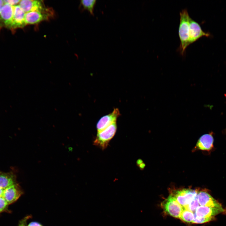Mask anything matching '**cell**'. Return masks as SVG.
Masks as SVG:
<instances>
[{
    "label": "cell",
    "instance_id": "10",
    "mask_svg": "<svg viewBox=\"0 0 226 226\" xmlns=\"http://www.w3.org/2000/svg\"><path fill=\"white\" fill-rule=\"evenodd\" d=\"M214 139L211 133L202 136L198 139L194 148L195 150L209 151L213 148Z\"/></svg>",
    "mask_w": 226,
    "mask_h": 226
},
{
    "label": "cell",
    "instance_id": "16",
    "mask_svg": "<svg viewBox=\"0 0 226 226\" xmlns=\"http://www.w3.org/2000/svg\"><path fill=\"white\" fill-rule=\"evenodd\" d=\"M179 218L187 223H192L194 218L193 212L185 209H183Z\"/></svg>",
    "mask_w": 226,
    "mask_h": 226
},
{
    "label": "cell",
    "instance_id": "11",
    "mask_svg": "<svg viewBox=\"0 0 226 226\" xmlns=\"http://www.w3.org/2000/svg\"><path fill=\"white\" fill-rule=\"evenodd\" d=\"M48 18V12H30L25 13L24 21L26 25L35 24L46 20Z\"/></svg>",
    "mask_w": 226,
    "mask_h": 226
},
{
    "label": "cell",
    "instance_id": "22",
    "mask_svg": "<svg viewBox=\"0 0 226 226\" xmlns=\"http://www.w3.org/2000/svg\"><path fill=\"white\" fill-rule=\"evenodd\" d=\"M27 226H42V225L38 222H33L30 223Z\"/></svg>",
    "mask_w": 226,
    "mask_h": 226
},
{
    "label": "cell",
    "instance_id": "4",
    "mask_svg": "<svg viewBox=\"0 0 226 226\" xmlns=\"http://www.w3.org/2000/svg\"><path fill=\"white\" fill-rule=\"evenodd\" d=\"M161 206L166 213L174 218H179L183 207L171 194L163 202Z\"/></svg>",
    "mask_w": 226,
    "mask_h": 226
},
{
    "label": "cell",
    "instance_id": "20",
    "mask_svg": "<svg viewBox=\"0 0 226 226\" xmlns=\"http://www.w3.org/2000/svg\"><path fill=\"white\" fill-rule=\"evenodd\" d=\"M30 218V216H28L23 218L19 222L18 226H27V221Z\"/></svg>",
    "mask_w": 226,
    "mask_h": 226
},
{
    "label": "cell",
    "instance_id": "7",
    "mask_svg": "<svg viewBox=\"0 0 226 226\" xmlns=\"http://www.w3.org/2000/svg\"><path fill=\"white\" fill-rule=\"evenodd\" d=\"M26 13L30 12H48L42 1L33 0H20L19 5Z\"/></svg>",
    "mask_w": 226,
    "mask_h": 226
},
{
    "label": "cell",
    "instance_id": "21",
    "mask_svg": "<svg viewBox=\"0 0 226 226\" xmlns=\"http://www.w3.org/2000/svg\"><path fill=\"white\" fill-rule=\"evenodd\" d=\"M137 164L140 169H143L145 167V164L143 163L142 160L140 159H138L137 161Z\"/></svg>",
    "mask_w": 226,
    "mask_h": 226
},
{
    "label": "cell",
    "instance_id": "3",
    "mask_svg": "<svg viewBox=\"0 0 226 226\" xmlns=\"http://www.w3.org/2000/svg\"><path fill=\"white\" fill-rule=\"evenodd\" d=\"M197 189H182L174 191L171 193L177 202L183 207L190 204L196 196Z\"/></svg>",
    "mask_w": 226,
    "mask_h": 226
},
{
    "label": "cell",
    "instance_id": "17",
    "mask_svg": "<svg viewBox=\"0 0 226 226\" xmlns=\"http://www.w3.org/2000/svg\"><path fill=\"white\" fill-rule=\"evenodd\" d=\"M199 206V205L196 196L190 204L185 207H184V208L183 209L189 210L194 213L197 207Z\"/></svg>",
    "mask_w": 226,
    "mask_h": 226
},
{
    "label": "cell",
    "instance_id": "23",
    "mask_svg": "<svg viewBox=\"0 0 226 226\" xmlns=\"http://www.w3.org/2000/svg\"><path fill=\"white\" fill-rule=\"evenodd\" d=\"M4 4V3L3 0H0V13L2 9V8Z\"/></svg>",
    "mask_w": 226,
    "mask_h": 226
},
{
    "label": "cell",
    "instance_id": "18",
    "mask_svg": "<svg viewBox=\"0 0 226 226\" xmlns=\"http://www.w3.org/2000/svg\"><path fill=\"white\" fill-rule=\"evenodd\" d=\"M8 204L3 196H0V212L4 210Z\"/></svg>",
    "mask_w": 226,
    "mask_h": 226
},
{
    "label": "cell",
    "instance_id": "5",
    "mask_svg": "<svg viewBox=\"0 0 226 226\" xmlns=\"http://www.w3.org/2000/svg\"><path fill=\"white\" fill-rule=\"evenodd\" d=\"M189 45L202 36L208 37L209 34L203 31L200 24L190 17L189 19Z\"/></svg>",
    "mask_w": 226,
    "mask_h": 226
},
{
    "label": "cell",
    "instance_id": "14",
    "mask_svg": "<svg viewBox=\"0 0 226 226\" xmlns=\"http://www.w3.org/2000/svg\"><path fill=\"white\" fill-rule=\"evenodd\" d=\"M15 177L12 174L0 172V187L5 189L14 184Z\"/></svg>",
    "mask_w": 226,
    "mask_h": 226
},
{
    "label": "cell",
    "instance_id": "6",
    "mask_svg": "<svg viewBox=\"0 0 226 226\" xmlns=\"http://www.w3.org/2000/svg\"><path fill=\"white\" fill-rule=\"evenodd\" d=\"M196 197L200 206L223 208L221 204L213 198L205 190H198Z\"/></svg>",
    "mask_w": 226,
    "mask_h": 226
},
{
    "label": "cell",
    "instance_id": "24",
    "mask_svg": "<svg viewBox=\"0 0 226 226\" xmlns=\"http://www.w3.org/2000/svg\"><path fill=\"white\" fill-rule=\"evenodd\" d=\"M4 189L0 187V196H3Z\"/></svg>",
    "mask_w": 226,
    "mask_h": 226
},
{
    "label": "cell",
    "instance_id": "12",
    "mask_svg": "<svg viewBox=\"0 0 226 226\" xmlns=\"http://www.w3.org/2000/svg\"><path fill=\"white\" fill-rule=\"evenodd\" d=\"M13 14V6L4 3L0 13V20L2 21L5 26L11 28Z\"/></svg>",
    "mask_w": 226,
    "mask_h": 226
},
{
    "label": "cell",
    "instance_id": "19",
    "mask_svg": "<svg viewBox=\"0 0 226 226\" xmlns=\"http://www.w3.org/2000/svg\"><path fill=\"white\" fill-rule=\"evenodd\" d=\"M4 3L8 4L12 6L17 5L18 3H19L20 0H3Z\"/></svg>",
    "mask_w": 226,
    "mask_h": 226
},
{
    "label": "cell",
    "instance_id": "9",
    "mask_svg": "<svg viewBox=\"0 0 226 226\" xmlns=\"http://www.w3.org/2000/svg\"><path fill=\"white\" fill-rule=\"evenodd\" d=\"M22 193L19 186L15 183L4 189L3 197L9 204L16 201Z\"/></svg>",
    "mask_w": 226,
    "mask_h": 226
},
{
    "label": "cell",
    "instance_id": "2",
    "mask_svg": "<svg viewBox=\"0 0 226 226\" xmlns=\"http://www.w3.org/2000/svg\"><path fill=\"white\" fill-rule=\"evenodd\" d=\"M117 128L116 122H115L103 130L97 132L93 142L94 145L102 150L105 149L115 134Z\"/></svg>",
    "mask_w": 226,
    "mask_h": 226
},
{
    "label": "cell",
    "instance_id": "8",
    "mask_svg": "<svg viewBox=\"0 0 226 226\" xmlns=\"http://www.w3.org/2000/svg\"><path fill=\"white\" fill-rule=\"evenodd\" d=\"M120 115L119 109L115 108L111 113L102 116L96 125L97 132L103 130L112 123L116 122L117 118Z\"/></svg>",
    "mask_w": 226,
    "mask_h": 226
},
{
    "label": "cell",
    "instance_id": "1",
    "mask_svg": "<svg viewBox=\"0 0 226 226\" xmlns=\"http://www.w3.org/2000/svg\"><path fill=\"white\" fill-rule=\"evenodd\" d=\"M180 21L179 27V36L180 44L178 50L183 56L189 45V16L186 9L180 12Z\"/></svg>",
    "mask_w": 226,
    "mask_h": 226
},
{
    "label": "cell",
    "instance_id": "13",
    "mask_svg": "<svg viewBox=\"0 0 226 226\" xmlns=\"http://www.w3.org/2000/svg\"><path fill=\"white\" fill-rule=\"evenodd\" d=\"M13 14L11 28L22 27L26 25L24 21L25 13L19 5L13 6Z\"/></svg>",
    "mask_w": 226,
    "mask_h": 226
},
{
    "label": "cell",
    "instance_id": "15",
    "mask_svg": "<svg viewBox=\"0 0 226 226\" xmlns=\"http://www.w3.org/2000/svg\"><path fill=\"white\" fill-rule=\"evenodd\" d=\"M96 1V0H82L80 3L84 9L87 10L91 15H94V8Z\"/></svg>",
    "mask_w": 226,
    "mask_h": 226
}]
</instances>
